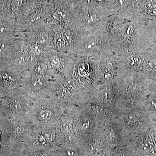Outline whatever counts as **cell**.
Masks as SVG:
<instances>
[{"label": "cell", "instance_id": "obj_19", "mask_svg": "<svg viewBox=\"0 0 156 156\" xmlns=\"http://www.w3.org/2000/svg\"><path fill=\"white\" fill-rule=\"evenodd\" d=\"M69 2L70 4H75V3H77L79 0H67Z\"/></svg>", "mask_w": 156, "mask_h": 156}, {"label": "cell", "instance_id": "obj_15", "mask_svg": "<svg viewBox=\"0 0 156 156\" xmlns=\"http://www.w3.org/2000/svg\"><path fill=\"white\" fill-rule=\"evenodd\" d=\"M29 70L39 76L52 80H55V76L51 70L47 57H40L35 58Z\"/></svg>", "mask_w": 156, "mask_h": 156}, {"label": "cell", "instance_id": "obj_2", "mask_svg": "<svg viewBox=\"0 0 156 156\" xmlns=\"http://www.w3.org/2000/svg\"><path fill=\"white\" fill-rule=\"evenodd\" d=\"M66 108L50 98H42L34 101L25 116L34 127L55 126Z\"/></svg>", "mask_w": 156, "mask_h": 156}, {"label": "cell", "instance_id": "obj_11", "mask_svg": "<svg viewBox=\"0 0 156 156\" xmlns=\"http://www.w3.org/2000/svg\"><path fill=\"white\" fill-rule=\"evenodd\" d=\"M52 24L49 23H42L18 34L17 37L24 39L29 44L53 49Z\"/></svg>", "mask_w": 156, "mask_h": 156}, {"label": "cell", "instance_id": "obj_20", "mask_svg": "<svg viewBox=\"0 0 156 156\" xmlns=\"http://www.w3.org/2000/svg\"><path fill=\"white\" fill-rule=\"evenodd\" d=\"M3 140L2 134V132L0 130V145H1V143H2V140Z\"/></svg>", "mask_w": 156, "mask_h": 156}, {"label": "cell", "instance_id": "obj_18", "mask_svg": "<svg viewBox=\"0 0 156 156\" xmlns=\"http://www.w3.org/2000/svg\"><path fill=\"white\" fill-rule=\"evenodd\" d=\"M31 156H50L49 154L45 151H37L34 152Z\"/></svg>", "mask_w": 156, "mask_h": 156}, {"label": "cell", "instance_id": "obj_17", "mask_svg": "<svg viewBox=\"0 0 156 156\" xmlns=\"http://www.w3.org/2000/svg\"><path fill=\"white\" fill-rule=\"evenodd\" d=\"M147 11L151 16H156V7L151 3H148L147 5Z\"/></svg>", "mask_w": 156, "mask_h": 156}, {"label": "cell", "instance_id": "obj_21", "mask_svg": "<svg viewBox=\"0 0 156 156\" xmlns=\"http://www.w3.org/2000/svg\"><path fill=\"white\" fill-rule=\"evenodd\" d=\"M1 98H1V97H0V101H1Z\"/></svg>", "mask_w": 156, "mask_h": 156}, {"label": "cell", "instance_id": "obj_3", "mask_svg": "<svg viewBox=\"0 0 156 156\" xmlns=\"http://www.w3.org/2000/svg\"><path fill=\"white\" fill-rule=\"evenodd\" d=\"M69 77L84 95L91 100L96 86L94 57L76 56Z\"/></svg>", "mask_w": 156, "mask_h": 156}, {"label": "cell", "instance_id": "obj_10", "mask_svg": "<svg viewBox=\"0 0 156 156\" xmlns=\"http://www.w3.org/2000/svg\"><path fill=\"white\" fill-rule=\"evenodd\" d=\"M34 60L28 43L24 39L17 37L14 41L12 55L8 65L23 73L28 70Z\"/></svg>", "mask_w": 156, "mask_h": 156}, {"label": "cell", "instance_id": "obj_8", "mask_svg": "<svg viewBox=\"0 0 156 156\" xmlns=\"http://www.w3.org/2000/svg\"><path fill=\"white\" fill-rule=\"evenodd\" d=\"M120 97L115 80L95 87L92 92L91 104L110 109L115 108Z\"/></svg>", "mask_w": 156, "mask_h": 156}, {"label": "cell", "instance_id": "obj_22", "mask_svg": "<svg viewBox=\"0 0 156 156\" xmlns=\"http://www.w3.org/2000/svg\"><path fill=\"white\" fill-rule=\"evenodd\" d=\"M101 156L98 155V156Z\"/></svg>", "mask_w": 156, "mask_h": 156}, {"label": "cell", "instance_id": "obj_13", "mask_svg": "<svg viewBox=\"0 0 156 156\" xmlns=\"http://www.w3.org/2000/svg\"><path fill=\"white\" fill-rule=\"evenodd\" d=\"M23 73L12 68L9 65L0 67V97L21 89Z\"/></svg>", "mask_w": 156, "mask_h": 156}, {"label": "cell", "instance_id": "obj_12", "mask_svg": "<svg viewBox=\"0 0 156 156\" xmlns=\"http://www.w3.org/2000/svg\"><path fill=\"white\" fill-rule=\"evenodd\" d=\"M95 58L96 86L115 80L119 69V60L116 55Z\"/></svg>", "mask_w": 156, "mask_h": 156}, {"label": "cell", "instance_id": "obj_16", "mask_svg": "<svg viewBox=\"0 0 156 156\" xmlns=\"http://www.w3.org/2000/svg\"><path fill=\"white\" fill-rule=\"evenodd\" d=\"M16 37L0 39V67L9 64L13 51L14 41Z\"/></svg>", "mask_w": 156, "mask_h": 156}, {"label": "cell", "instance_id": "obj_9", "mask_svg": "<svg viewBox=\"0 0 156 156\" xmlns=\"http://www.w3.org/2000/svg\"><path fill=\"white\" fill-rule=\"evenodd\" d=\"M46 57L55 79L69 76L76 56L73 53L59 52L51 49L48 50Z\"/></svg>", "mask_w": 156, "mask_h": 156}, {"label": "cell", "instance_id": "obj_4", "mask_svg": "<svg viewBox=\"0 0 156 156\" xmlns=\"http://www.w3.org/2000/svg\"><path fill=\"white\" fill-rule=\"evenodd\" d=\"M111 15L90 6H86L72 14V25L80 33L90 32L99 29Z\"/></svg>", "mask_w": 156, "mask_h": 156}, {"label": "cell", "instance_id": "obj_1", "mask_svg": "<svg viewBox=\"0 0 156 156\" xmlns=\"http://www.w3.org/2000/svg\"><path fill=\"white\" fill-rule=\"evenodd\" d=\"M74 53L76 56L95 58L115 55L110 38L101 28L81 33Z\"/></svg>", "mask_w": 156, "mask_h": 156}, {"label": "cell", "instance_id": "obj_14", "mask_svg": "<svg viewBox=\"0 0 156 156\" xmlns=\"http://www.w3.org/2000/svg\"><path fill=\"white\" fill-rule=\"evenodd\" d=\"M17 32V20L11 14L0 13V39L16 37Z\"/></svg>", "mask_w": 156, "mask_h": 156}, {"label": "cell", "instance_id": "obj_5", "mask_svg": "<svg viewBox=\"0 0 156 156\" xmlns=\"http://www.w3.org/2000/svg\"><path fill=\"white\" fill-rule=\"evenodd\" d=\"M34 101L21 89L15 90L1 98L0 112L9 119L24 116Z\"/></svg>", "mask_w": 156, "mask_h": 156}, {"label": "cell", "instance_id": "obj_7", "mask_svg": "<svg viewBox=\"0 0 156 156\" xmlns=\"http://www.w3.org/2000/svg\"><path fill=\"white\" fill-rule=\"evenodd\" d=\"M53 49L74 54L81 33L76 30L71 23L52 24Z\"/></svg>", "mask_w": 156, "mask_h": 156}, {"label": "cell", "instance_id": "obj_6", "mask_svg": "<svg viewBox=\"0 0 156 156\" xmlns=\"http://www.w3.org/2000/svg\"><path fill=\"white\" fill-rule=\"evenodd\" d=\"M54 81L28 70L23 74L21 90L34 101L50 98Z\"/></svg>", "mask_w": 156, "mask_h": 156}]
</instances>
